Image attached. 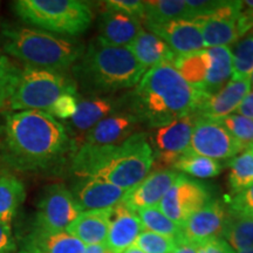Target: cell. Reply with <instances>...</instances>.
<instances>
[{
    "mask_svg": "<svg viewBox=\"0 0 253 253\" xmlns=\"http://www.w3.org/2000/svg\"><path fill=\"white\" fill-rule=\"evenodd\" d=\"M221 238L236 252L253 249V218L229 213Z\"/></svg>",
    "mask_w": 253,
    "mask_h": 253,
    "instance_id": "obj_28",
    "label": "cell"
},
{
    "mask_svg": "<svg viewBox=\"0 0 253 253\" xmlns=\"http://www.w3.org/2000/svg\"><path fill=\"white\" fill-rule=\"evenodd\" d=\"M170 20H192L186 0L144 1L145 23H164Z\"/></svg>",
    "mask_w": 253,
    "mask_h": 253,
    "instance_id": "obj_27",
    "label": "cell"
},
{
    "mask_svg": "<svg viewBox=\"0 0 253 253\" xmlns=\"http://www.w3.org/2000/svg\"><path fill=\"white\" fill-rule=\"evenodd\" d=\"M210 201V191L203 183L181 175L168 190L158 208L173 223L181 226Z\"/></svg>",
    "mask_w": 253,
    "mask_h": 253,
    "instance_id": "obj_11",
    "label": "cell"
},
{
    "mask_svg": "<svg viewBox=\"0 0 253 253\" xmlns=\"http://www.w3.org/2000/svg\"><path fill=\"white\" fill-rule=\"evenodd\" d=\"M237 115L244 116L246 119H250L253 121V91L250 90V93L246 95L245 99L242 101L239 107L237 108Z\"/></svg>",
    "mask_w": 253,
    "mask_h": 253,
    "instance_id": "obj_42",
    "label": "cell"
},
{
    "mask_svg": "<svg viewBox=\"0 0 253 253\" xmlns=\"http://www.w3.org/2000/svg\"><path fill=\"white\" fill-rule=\"evenodd\" d=\"M80 213L71 190L62 184H52L40 196L32 227L47 232L66 231Z\"/></svg>",
    "mask_w": 253,
    "mask_h": 253,
    "instance_id": "obj_10",
    "label": "cell"
},
{
    "mask_svg": "<svg viewBox=\"0 0 253 253\" xmlns=\"http://www.w3.org/2000/svg\"><path fill=\"white\" fill-rule=\"evenodd\" d=\"M143 231L140 219L134 210L125 202L112 209L108 235L104 245L113 253H122L132 246Z\"/></svg>",
    "mask_w": 253,
    "mask_h": 253,
    "instance_id": "obj_19",
    "label": "cell"
},
{
    "mask_svg": "<svg viewBox=\"0 0 253 253\" xmlns=\"http://www.w3.org/2000/svg\"><path fill=\"white\" fill-rule=\"evenodd\" d=\"M153 167V150L145 132H135L113 147L81 144L71 160V170L78 178H97L126 191L140 184Z\"/></svg>",
    "mask_w": 253,
    "mask_h": 253,
    "instance_id": "obj_3",
    "label": "cell"
},
{
    "mask_svg": "<svg viewBox=\"0 0 253 253\" xmlns=\"http://www.w3.org/2000/svg\"><path fill=\"white\" fill-rule=\"evenodd\" d=\"M106 11L118 12L136 19L141 23L144 20V1L140 0H109L104 1Z\"/></svg>",
    "mask_w": 253,
    "mask_h": 253,
    "instance_id": "obj_37",
    "label": "cell"
},
{
    "mask_svg": "<svg viewBox=\"0 0 253 253\" xmlns=\"http://www.w3.org/2000/svg\"><path fill=\"white\" fill-rule=\"evenodd\" d=\"M232 58L233 73L231 79H249L253 72V31L237 43Z\"/></svg>",
    "mask_w": 253,
    "mask_h": 253,
    "instance_id": "obj_32",
    "label": "cell"
},
{
    "mask_svg": "<svg viewBox=\"0 0 253 253\" xmlns=\"http://www.w3.org/2000/svg\"><path fill=\"white\" fill-rule=\"evenodd\" d=\"M145 25L150 33L163 40L177 56L194 54L205 49L201 30L192 20H170Z\"/></svg>",
    "mask_w": 253,
    "mask_h": 253,
    "instance_id": "obj_15",
    "label": "cell"
},
{
    "mask_svg": "<svg viewBox=\"0 0 253 253\" xmlns=\"http://www.w3.org/2000/svg\"><path fill=\"white\" fill-rule=\"evenodd\" d=\"M132 246L143 253H171L176 249L177 242L173 238L143 230L137 236Z\"/></svg>",
    "mask_w": 253,
    "mask_h": 253,
    "instance_id": "obj_35",
    "label": "cell"
},
{
    "mask_svg": "<svg viewBox=\"0 0 253 253\" xmlns=\"http://www.w3.org/2000/svg\"><path fill=\"white\" fill-rule=\"evenodd\" d=\"M15 250H17V243L11 225L0 221V253H13Z\"/></svg>",
    "mask_w": 253,
    "mask_h": 253,
    "instance_id": "obj_41",
    "label": "cell"
},
{
    "mask_svg": "<svg viewBox=\"0 0 253 253\" xmlns=\"http://www.w3.org/2000/svg\"><path fill=\"white\" fill-rule=\"evenodd\" d=\"M210 96L188 84L172 63H163L144 73L130 95L129 110L155 129L197 114Z\"/></svg>",
    "mask_w": 253,
    "mask_h": 253,
    "instance_id": "obj_2",
    "label": "cell"
},
{
    "mask_svg": "<svg viewBox=\"0 0 253 253\" xmlns=\"http://www.w3.org/2000/svg\"><path fill=\"white\" fill-rule=\"evenodd\" d=\"M179 175L181 173L178 171L171 169L156 170L149 173L137 186L128 191L123 202L134 211L158 207L164 195Z\"/></svg>",
    "mask_w": 253,
    "mask_h": 253,
    "instance_id": "obj_18",
    "label": "cell"
},
{
    "mask_svg": "<svg viewBox=\"0 0 253 253\" xmlns=\"http://www.w3.org/2000/svg\"><path fill=\"white\" fill-rule=\"evenodd\" d=\"M197 253H236L231 246L223 238H214L207 243L198 245Z\"/></svg>",
    "mask_w": 253,
    "mask_h": 253,
    "instance_id": "obj_40",
    "label": "cell"
},
{
    "mask_svg": "<svg viewBox=\"0 0 253 253\" xmlns=\"http://www.w3.org/2000/svg\"><path fill=\"white\" fill-rule=\"evenodd\" d=\"M190 151L219 162L236 157L243 149L219 122L197 118L190 142Z\"/></svg>",
    "mask_w": 253,
    "mask_h": 253,
    "instance_id": "obj_13",
    "label": "cell"
},
{
    "mask_svg": "<svg viewBox=\"0 0 253 253\" xmlns=\"http://www.w3.org/2000/svg\"><path fill=\"white\" fill-rule=\"evenodd\" d=\"M229 185L232 194L253 184V150L246 149L229 163Z\"/></svg>",
    "mask_w": 253,
    "mask_h": 253,
    "instance_id": "obj_30",
    "label": "cell"
},
{
    "mask_svg": "<svg viewBox=\"0 0 253 253\" xmlns=\"http://www.w3.org/2000/svg\"><path fill=\"white\" fill-rule=\"evenodd\" d=\"M227 209L219 201H212L189 217L181 225L177 244L198 245L214 238H221L227 218Z\"/></svg>",
    "mask_w": 253,
    "mask_h": 253,
    "instance_id": "obj_14",
    "label": "cell"
},
{
    "mask_svg": "<svg viewBox=\"0 0 253 253\" xmlns=\"http://www.w3.org/2000/svg\"><path fill=\"white\" fill-rule=\"evenodd\" d=\"M242 8L243 1L225 0L212 11L192 20L201 30L205 48L227 47L239 39L237 21Z\"/></svg>",
    "mask_w": 253,
    "mask_h": 253,
    "instance_id": "obj_12",
    "label": "cell"
},
{
    "mask_svg": "<svg viewBox=\"0 0 253 253\" xmlns=\"http://www.w3.org/2000/svg\"><path fill=\"white\" fill-rule=\"evenodd\" d=\"M172 65L188 84L213 95L232 78V50L226 46L211 47L194 54L176 56Z\"/></svg>",
    "mask_w": 253,
    "mask_h": 253,
    "instance_id": "obj_8",
    "label": "cell"
},
{
    "mask_svg": "<svg viewBox=\"0 0 253 253\" xmlns=\"http://www.w3.org/2000/svg\"><path fill=\"white\" fill-rule=\"evenodd\" d=\"M78 103V91H75V93H66L61 95L55 101L52 108L49 109L48 114H50L53 118L60 120H71L75 115V113H77Z\"/></svg>",
    "mask_w": 253,
    "mask_h": 253,
    "instance_id": "obj_38",
    "label": "cell"
},
{
    "mask_svg": "<svg viewBox=\"0 0 253 253\" xmlns=\"http://www.w3.org/2000/svg\"><path fill=\"white\" fill-rule=\"evenodd\" d=\"M197 114L188 115L173 121L169 125L153 129L147 134L154 156V166L162 168L173 167L183 155L190 151L192 131Z\"/></svg>",
    "mask_w": 253,
    "mask_h": 253,
    "instance_id": "obj_9",
    "label": "cell"
},
{
    "mask_svg": "<svg viewBox=\"0 0 253 253\" xmlns=\"http://www.w3.org/2000/svg\"><path fill=\"white\" fill-rule=\"evenodd\" d=\"M122 253H143V252H142L141 250H138L137 248H135V246H130V248H128L125 252Z\"/></svg>",
    "mask_w": 253,
    "mask_h": 253,
    "instance_id": "obj_45",
    "label": "cell"
},
{
    "mask_svg": "<svg viewBox=\"0 0 253 253\" xmlns=\"http://www.w3.org/2000/svg\"><path fill=\"white\" fill-rule=\"evenodd\" d=\"M81 212L115 208L125 201L128 191L97 178H79L71 190Z\"/></svg>",
    "mask_w": 253,
    "mask_h": 253,
    "instance_id": "obj_16",
    "label": "cell"
},
{
    "mask_svg": "<svg viewBox=\"0 0 253 253\" xmlns=\"http://www.w3.org/2000/svg\"><path fill=\"white\" fill-rule=\"evenodd\" d=\"M78 91L77 84L63 73L25 66L9 107L14 112L39 110L48 113L60 96Z\"/></svg>",
    "mask_w": 253,
    "mask_h": 253,
    "instance_id": "obj_7",
    "label": "cell"
},
{
    "mask_svg": "<svg viewBox=\"0 0 253 253\" xmlns=\"http://www.w3.org/2000/svg\"><path fill=\"white\" fill-rule=\"evenodd\" d=\"M119 104L118 100L100 95H91L90 97L79 99L77 113L69 120L67 129L73 141L75 135H82L84 138V136L100 121L118 112Z\"/></svg>",
    "mask_w": 253,
    "mask_h": 253,
    "instance_id": "obj_20",
    "label": "cell"
},
{
    "mask_svg": "<svg viewBox=\"0 0 253 253\" xmlns=\"http://www.w3.org/2000/svg\"><path fill=\"white\" fill-rule=\"evenodd\" d=\"M2 36L7 54L25 66L52 72L73 67L86 49L80 41L30 26H6Z\"/></svg>",
    "mask_w": 253,
    "mask_h": 253,
    "instance_id": "obj_5",
    "label": "cell"
},
{
    "mask_svg": "<svg viewBox=\"0 0 253 253\" xmlns=\"http://www.w3.org/2000/svg\"><path fill=\"white\" fill-rule=\"evenodd\" d=\"M250 149H252V150H253V145H252V147H251V148H250Z\"/></svg>",
    "mask_w": 253,
    "mask_h": 253,
    "instance_id": "obj_48",
    "label": "cell"
},
{
    "mask_svg": "<svg viewBox=\"0 0 253 253\" xmlns=\"http://www.w3.org/2000/svg\"><path fill=\"white\" fill-rule=\"evenodd\" d=\"M226 204L229 213L253 218V184L237 194H232Z\"/></svg>",
    "mask_w": 253,
    "mask_h": 253,
    "instance_id": "obj_36",
    "label": "cell"
},
{
    "mask_svg": "<svg viewBox=\"0 0 253 253\" xmlns=\"http://www.w3.org/2000/svg\"><path fill=\"white\" fill-rule=\"evenodd\" d=\"M86 245L67 231L47 232L32 227L21 240V253H84Z\"/></svg>",
    "mask_w": 253,
    "mask_h": 253,
    "instance_id": "obj_22",
    "label": "cell"
},
{
    "mask_svg": "<svg viewBox=\"0 0 253 253\" xmlns=\"http://www.w3.org/2000/svg\"><path fill=\"white\" fill-rule=\"evenodd\" d=\"M128 48L145 71L163 63H173L177 56L163 40L144 30L138 33Z\"/></svg>",
    "mask_w": 253,
    "mask_h": 253,
    "instance_id": "obj_25",
    "label": "cell"
},
{
    "mask_svg": "<svg viewBox=\"0 0 253 253\" xmlns=\"http://www.w3.org/2000/svg\"><path fill=\"white\" fill-rule=\"evenodd\" d=\"M142 31L141 23L128 15L112 11H104L99 20L101 42L115 47H129Z\"/></svg>",
    "mask_w": 253,
    "mask_h": 253,
    "instance_id": "obj_23",
    "label": "cell"
},
{
    "mask_svg": "<svg viewBox=\"0 0 253 253\" xmlns=\"http://www.w3.org/2000/svg\"><path fill=\"white\" fill-rule=\"evenodd\" d=\"M173 169L198 178H211L219 175L223 166L218 161L189 151L173 164Z\"/></svg>",
    "mask_w": 253,
    "mask_h": 253,
    "instance_id": "obj_29",
    "label": "cell"
},
{
    "mask_svg": "<svg viewBox=\"0 0 253 253\" xmlns=\"http://www.w3.org/2000/svg\"><path fill=\"white\" fill-rule=\"evenodd\" d=\"M237 27H238L239 38L244 37L253 30V0L243 1V8L237 21Z\"/></svg>",
    "mask_w": 253,
    "mask_h": 253,
    "instance_id": "obj_39",
    "label": "cell"
},
{
    "mask_svg": "<svg viewBox=\"0 0 253 253\" xmlns=\"http://www.w3.org/2000/svg\"><path fill=\"white\" fill-rule=\"evenodd\" d=\"M140 123L138 119L130 110H126V112L118 110L100 121L94 128H91L84 136L81 144L94 148L118 145L134 135Z\"/></svg>",
    "mask_w": 253,
    "mask_h": 253,
    "instance_id": "obj_17",
    "label": "cell"
},
{
    "mask_svg": "<svg viewBox=\"0 0 253 253\" xmlns=\"http://www.w3.org/2000/svg\"><path fill=\"white\" fill-rule=\"evenodd\" d=\"M171 253H197L195 246L189 244H177L176 249Z\"/></svg>",
    "mask_w": 253,
    "mask_h": 253,
    "instance_id": "obj_44",
    "label": "cell"
},
{
    "mask_svg": "<svg viewBox=\"0 0 253 253\" xmlns=\"http://www.w3.org/2000/svg\"><path fill=\"white\" fill-rule=\"evenodd\" d=\"M251 90V84L249 79H231L227 84L211 95L202 108L198 110V118L218 120L226 118L236 112L242 101Z\"/></svg>",
    "mask_w": 253,
    "mask_h": 253,
    "instance_id": "obj_21",
    "label": "cell"
},
{
    "mask_svg": "<svg viewBox=\"0 0 253 253\" xmlns=\"http://www.w3.org/2000/svg\"><path fill=\"white\" fill-rule=\"evenodd\" d=\"M135 212L143 226V230L173 239H177L178 237L181 226L169 219L158 207L141 209Z\"/></svg>",
    "mask_w": 253,
    "mask_h": 253,
    "instance_id": "obj_31",
    "label": "cell"
},
{
    "mask_svg": "<svg viewBox=\"0 0 253 253\" xmlns=\"http://www.w3.org/2000/svg\"><path fill=\"white\" fill-rule=\"evenodd\" d=\"M110 217L112 209L81 212L66 231L86 246L104 244L108 235Z\"/></svg>",
    "mask_w": 253,
    "mask_h": 253,
    "instance_id": "obj_24",
    "label": "cell"
},
{
    "mask_svg": "<svg viewBox=\"0 0 253 253\" xmlns=\"http://www.w3.org/2000/svg\"><path fill=\"white\" fill-rule=\"evenodd\" d=\"M19 69L6 55H0V109H2L13 96L20 78Z\"/></svg>",
    "mask_w": 253,
    "mask_h": 253,
    "instance_id": "obj_34",
    "label": "cell"
},
{
    "mask_svg": "<svg viewBox=\"0 0 253 253\" xmlns=\"http://www.w3.org/2000/svg\"><path fill=\"white\" fill-rule=\"evenodd\" d=\"M12 7L31 27L61 37L80 36L93 20L90 6L79 0H17Z\"/></svg>",
    "mask_w": 253,
    "mask_h": 253,
    "instance_id": "obj_6",
    "label": "cell"
},
{
    "mask_svg": "<svg viewBox=\"0 0 253 253\" xmlns=\"http://www.w3.org/2000/svg\"><path fill=\"white\" fill-rule=\"evenodd\" d=\"M250 84H251V91H253V72L250 75Z\"/></svg>",
    "mask_w": 253,
    "mask_h": 253,
    "instance_id": "obj_46",
    "label": "cell"
},
{
    "mask_svg": "<svg viewBox=\"0 0 253 253\" xmlns=\"http://www.w3.org/2000/svg\"><path fill=\"white\" fill-rule=\"evenodd\" d=\"M145 72L128 47L109 46L97 39L91 41L73 66L75 84L91 95L137 86Z\"/></svg>",
    "mask_w": 253,
    "mask_h": 253,
    "instance_id": "obj_4",
    "label": "cell"
},
{
    "mask_svg": "<svg viewBox=\"0 0 253 253\" xmlns=\"http://www.w3.org/2000/svg\"><path fill=\"white\" fill-rule=\"evenodd\" d=\"M227 131L230 132L231 136L235 138L237 143L242 147L243 151L253 145V121L250 119H246L244 116L237 115V114H231L218 120Z\"/></svg>",
    "mask_w": 253,
    "mask_h": 253,
    "instance_id": "obj_33",
    "label": "cell"
},
{
    "mask_svg": "<svg viewBox=\"0 0 253 253\" xmlns=\"http://www.w3.org/2000/svg\"><path fill=\"white\" fill-rule=\"evenodd\" d=\"M77 151L65 126L46 112L21 110L6 115L0 158L21 172L58 170Z\"/></svg>",
    "mask_w": 253,
    "mask_h": 253,
    "instance_id": "obj_1",
    "label": "cell"
},
{
    "mask_svg": "<svg viewBox=\"0 0 253 253\" xmlns=\"http://www.w3.org/2000/svg\"><path fill=\"white\" fill-rule=\"evenodd\" d=\"M236 253H253V249L246 250V251H242V252H236Z\"/></svg>",
    "mask_w": 253,
    "mask_h": 253,
    "instance_id": "obj_47",
    "label": "cell"
},
{
    "mask_svg": "<svg viewBox=\"0 0 253 253\" xmlns=\"http://www.w3.org/2000/svg\"><path fill=\"white\" fill-rule=\"evenodd\" d=\"M84 253H113V252H110L104 244H100V245L86 246Z\"/></svg>",
    "mask_w": 253,
    "mask_h": 253,
    "instance_id": "obj_43",
    "label": "cell"
},
{
    "mask_svg": "<svg viewBox=\"0 0 253 253\" xmlns=\"http://www.w3.org/2000/svg\"><path fill=\"white\" fill-rule=\"evenodd\" d=\"M25 198H26V189L23 181L14 173L7 170H1L0 171V221L11 225Z\"/></svg>",
    "mask_w": 253,
    "mask_h": 253,
    "instance_id": "obj_26",
    "label": "cell"
}]
</instances>
